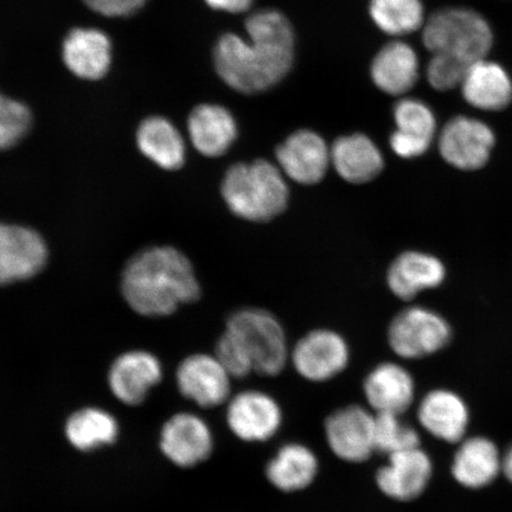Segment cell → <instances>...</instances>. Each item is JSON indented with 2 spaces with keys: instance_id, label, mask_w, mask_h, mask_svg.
I'll return each instance as SVG.
<instances>
[{
  "instance_id": "ffe728a7",
  "label": "cell",
  "mask_w": 512,
  "mask_h": 512,
  "mask_svg": "<svg viewBox=\"0 0 512 512\" xmlns=\"http://www.w3.org/2000/svg\"><path fill=\"white\" fill-rule=\"evenodd\" d=\"M320 472L318 454L309 445L290 441L281 445L265 465V478L283 494H297L315 484Z\"/></svg>"
},
{
  "instance_id": "f546056e",
  "label": "cell",
  "mask_w": 512,
  "mask_h": 512,
  "mask_svg": "<svg viewBox=\"0 0 512 512\" xmlns=\"http://www.w3.org/2000/svg\"><path fill=\"white\" fill-rule=\"evenodd\" d=\"M402 416L375 414L376 453H382L388 457L390 454L421 446L419 431L409 425Z\"/></svg>"
},
{
  "instance_id": "52a82bcc",
  "label": "cell",
  "mask_w": 512,
  "mask_h": 512,
  "mask_svg": "<svg viewBox=\"0 0 512 512\" xmlns=\"http://www.w3.org/2000/svg\"><path fill=\"white\" fill-rule=\"evenodd\" d=\"M323 432L329 451L343 463H367L376 453L375 413L366 405L335 409L326 416Z\"/></svg>"
},
{
  "instance_id": "7c38bea8",
  "label": "cell",
  "mask_w": 512,
  "mask_h": 512,
  "mask_svg": "<svg viewBox=\"0 0 512 512\" xmlns=\"http://www.w3.org/2000/svg\"><path fill=\"white\" fill-rule=\"evenodd\" d=\"M233 377L215 355H191L177 369L176 382L185 399L204 409L226 406Z\"/></svg>"
},
{
  "instance_id": "603a6c76",
  "label": "cell",
  "mask_w": 512,
  "mask_h": 512,
  "mask_svg": "<svg viewBox=\"0 0 512 512\" xmlns=\"http://www.w3.org/2000/svg\"><path fill=\"white\" fill-rule=\"evenodd\" d=\"M331 149V165L343 181L362 185L373 182L384 169L381 150L366 134L338 138Z\"/></svg>"
},
{
  "instance_id": "f1b7e54d",
  "label": "cell",
  "mask_w": 512,
  "mask_h": 512,
  "mask_svg": "<svg viewBox=\"0 0 512 512\" xmlns=\"http://www.w3.org/2000/svg\"><path fill=\"white\" fill-rule=\"evenodd\" d=\"M370 15L377 27L393 36L412 34L425 21L420 0H371Z\"/></svg>"
},
{
  "instance_id": "836d02e7",
  "label": "cell",
  "mask_w": 512,
  "mask_h": 512,
  "mask_svg": "<svg viewBox=\"0 0 512 512\" xmlns=\"http://www.w3.org/2000/svg\"><path fill=\"white\" fill-rule=\"evenodd\" d=\"M89 9L106 17H127L143 8L146 0H83Z\"/></svg>"
},
{
  "instance_id": "d6a6232c",
  "label": "cell",
  "mask_w": 512,
  "mask_h": 512,
  "mask_svg": "<svg viewBox=\"0 0 512 512\" xmlns=\"http://www.w3.org/2000/svg\"><path fill=\"white\" fill-rule=\"evenodd\" d=\"M472 64L451 55L435 54L428 63V81L437 91H451V89L463 85Z\"/></svg>"
},
{
  "instance_id": "8992f818",
  "label": "cell",
  "mask_w": 512,
  "mask_h": 512,
  "mask_svg": "<svg viewBox=\"0 0 512 512\" xmlns=\"http://www.w3.org/2000/svg\"><path fill=\"white\" fill-rule=\"evenodd\" d=\"M388 345L402 360L415 361L444 350L453 331L447 319L424 306H409L388 326Z\"/></svg>"
},
{
  "instance_id": "9c48e42d",
  "label": "cell",
  "mask_w": 512,
  "mask_h": 512,
  "mask_svg": "<svg viewBox=\"0 0 512 512\" xmlns=\"http://www.w3.org/2000/svg\"><path fill=\"white\" fill-rule=\"evenodd\" d=\"M351 351L338 332L316 329L307 332L291 350L290 362L303 380L326 383L335 380L348 369Z\"/></svg>"
},
{
  "instance_id": "d4e9b609",
  "label": "cell",
  "mask_w": 512,
  "mask_h": 512,
  "mask_svg": "<svg viewBox=\"0 0 512 512\" xmlns=\"http://www.w3.org/2000/svg\"><path fill=\"white\" fill-rule=\"evenodd\" d=\"M371 78L384 93L394 96L406 94L419 79L418 56L406 43H389L371 64Z\"/></svg>"
},
{
  "instance_id": "4fadbf2b",
  "label": "cell",
  "mask_w": 512,
  "mask_h": 512,
  "mask_svg": "<svg viewBox=\"0 0 512 512\" xmlns=\"http://www.w3.org/2000/svg\"><path fill=\"white\" fill-rule=\"evenodd\" d=\"M496 138L483 121L457 117L439 136V151L447 164L462 171H477L489 163Z\"/></svg>"
},
{
  "instance_id": "83f0119b",
  "label": "cell",
  "mask_w": 512,
  "mask_h": 512,
  "mask_svg": "<svg viewBox=\"0 0 512 512\" xmlns=\"http://www.w3.org/2000/svg\"><path fill=\"white\" fill-rule=\"evenodd\" d=\"M64 433L76 450L91 452L112 445L119 435L114 416L101 408L87 407L69 416Z\"/></svg>"
},
{
  "instance_id": "d6986e66",
  "label": "cell",
  "mask_w": 512,
  "mask_h": 512,
  "mask_svg": "<svg viewBox=\"0 0 512 512\" xmlns=\"http://www.w3.org/2000/svg\"><path fill=\"white\" fill-rule=\"evenodd\" d=\"M446 266L438 256L420 251H406L396 256L388 267L387 285L396 298L411 302L421 292L444 284Z\"/></svg>"
},
{
  "instance_id": "5bb4252c",
  "label": "cell",
  "mask_w": 512,
  "mask_h": 512,
  "mask_svg": "<svg viewBox=\"0 0 512 512\" xmlns=\"http://www.w3.org/2000/svg\"><path fill=\"white\" fill-rule=\"evenodd\" d=\"M277 165L287 179L300 185L323 181L331 165V149L316 132L291 134L275 151Z\"/></svg>"
},
{
  "instance_id": "9a60e30c",
  "label": "cell",
  "mask_w": 512,
  "mask_h": 512,
  "mask_svg": "<svg viewBox=\"0 0 512 512\" xmlns=\"http://www.w3.org/2000/svg\"><path fill=\"white\" fill-rule=\"evenodd\" d=\"M416 418L422 430L432 438L458 445L467 437L471 413L466 401L458 393L435 388L418 402Z\"/></svg>"
},
{
  "instance_id": "8fae6325",
  "label": "cell",
  "mask_w": 512,
  "mask_h": 512,
  "mask_svg": "<svg viewBox=\"0 0 512 512\" xmlns=\"http://www.w3.org/2000/svg\"><path fill=\"white\" fill-rule=\"evenodd\" d=\"M160 450L172 464L191 469L211 457L215 448L213 430L202 416L183 412L172 415L160 432Z\"/></svg>"
},
{
  "instance_id": "30bf717a",
  "label": "cell",
  "mask_w": 512,
  "mask_h": 512,
  "mask_svg": "<svg viewBox=\"0 0 512 512\" xmlns=\"http://www.w3.org/2000/svg\"><path fill=\"white\" fill-rule=\"evenodd\" d=\"M434 475L430 453L415 447L387 457L386 463L375 472L377 490L390 501H416L428 489Z\"/></svg>"
},
{
  "instance_id": "7a4b0ae2",
  "label": "cell",
  "mask_w": 512,
  "mask_h": 512,
  "mask_svg": "<svg viewBox=\"0 0 512 512\" xmlns=\"http://www.w3.org/2000/svg\"><path fill=\"white\" fill-rule=\"evenodd\" d=\"M128 305L147 317H164L182 304L196 302L201 286L194 267L174 247L146 249L128 262L123 275Z\"/></svg>"
},
{
  "instance_id": "4316f807",
  "label": "cell",
  "mask_w": 512,
  "mask_h": 512,
  "mask_svg": "<svg viewBox=\"0 0 512 512\" xmlns=\"http://www.w3.org/2000/svg\"><path fill=\"white\" fill-rule=\"evenodd\" d=\"M137 144L144 156L164 170L175 171L185 163L184 139L168 119L144 120L138 128Z\"/></svg>"
},
{
  "instance_id": "ac0fdd59",
  "label": "cell",
  "mask_w": 512,
  "mask_h": 512,
  "mask_svg": "<svg viewBox=\"0 0 512 512\" xmlns=\"http://www.w3.org/2000/svg\"><path fill=\"white\" fill-rule=\"evenodd\" d=\"M451 476L467 490H482L503 475V453L494 440L484 435L466 437L457 445Z\"/></svg>"
},
{
  "instance_id": "7402d4cb",
  "label": "cell",
  "mask_w": 512,
  "mask_h": 512,
  "mask_svg": "<svg viewBox=\"0 0 512 512\" xmlns=\"http://www.w3.org/2000/svg\"><path fill=\"white\" fill-rule=\"evenodd\" d=\"M62 57L70 72L78 78L100 80L111 68L110 37L98 29L76 28L64 38Z\"/></svg>"
},
{
  "instance_id": "277c9868",
  "label": "cell",
  "mask_w": 512,
  "mask_h": 512,
  "mask_svg": "<svg viewBox=\"0 0 512 512\" xmlns=\"http://www.w3.org/2000/svg\"><path fill=\"white\" fill-rule=\"evenodd\" d=\"M226 331L241 344L254 374L279 376L290 362L287 338L277 317L258 307H245L230 315Z\"/></svg>"
},
{
  "instance_id": "5b68a950",
  "label": "cell",
  "mask_w": 512,
  "mask_h": 512,
  "mask_svg": "<svg viewBox=\"0 0 512 512\" xmlns=\"http://www.w3.org/2000/svg\"><path fill=\"white\" fill-rule=\"evenodd\" d=\"M492 41L488 22L477 12L465 9L435 12L422 31V42L433 55H451L471 63L485 59Z\"/></svg>"
},
{
  "instance_id": "cb8c5ba5",
  "label": "cell",
  "mask_w": 512,
  "mask_h": 512,
  "mask_svg": "<svg viewBox=\"0 0 512 512\" xmlns=\"http://www.w3.org/2000/svg\"><path fill=\"white\" fill-rule=\"evenodd\" d=\"M188 131L195 149L209 158L223 156L238 138L233 115L219 105L197 106L190 114Z\"/></svg>"
},
{
  "instance_id": "6da1fadb",
  "label": "cell",
  "mask_w": 512,
  "mask_h": 512,
  "mask_svg": "<svg viewBox=\"0 0 512 512\" xmlns=\"http://www.w3.org/2000/svg\"><path fill=\"white\" fill-rule=\"evenodd\" d=\"M249 41L234 34L220 38L214 51L217 73L229 87L243 94L267 91L292 67L294 35L290 22L278 11L248 17Z\"/></svg>"
},
{
  "instance_id": "1f68e13d",
  "label": "cell",
  "mask_w": 512,
  "mask_h": 512,
  "mask_svg": "<svg viewBox=\"0 0 512 512\" xmlns=\"http://www.w3.org/2000/svg\"><path fill=\"white\" fill-rule=\"evenodd\" d=\"M31 124L29 108L0 93V150L10 149L21 142L27 136Z\"/></svg>"
},
{
  "instance_id": "ba28073f",
  "label": "cell",
  "mask_w": 512,
  "mask_h": 512,
  "mask_svg": "<svg viewBox=\"0 0 512 512\" xmlns=\"http://www.w3.org/2000/svg\"><path fill=\"white\" fill-rule=\"evenodd\" d=\"M284 420L283 407L264 390H241L226 405L228 430L245 444L268 443L280 433Z\"/></svg>"
},
{
  "instance_id": "e575fe53",
  "label": "cell",
  "mask_w": 512,
  "mask_h": 512,
  "mask_svg": "<svg viewBox=\"0 0 512 512\" xmlns=\"http://www.w3.org/2000/svg\"><path fill=\"white\" fill-rule=\"evenodd\" d=\"M204 2L215 10L241 14L251 8L253 0H204Z\"/></svg>"
},
{
  "instance_id": "d590c367",
  "label": "cell",
  "mask_w": 512,
  "mask_h": 512,
  "mask_svg": "<svg viewBox=\"0 0 512 512\" xmlns=\"http://www.w3.org/2000/svg\"><path fill=\"white\" fill-rule=\"evenodd\" d=\"M503 476L512 485V444L503 452Z\"/></svg>"
},
{
  "instance_id": "3957f363",
  "label": "cell",
  "mask_w": 512,
  "mask_h": 512,
  "mask_svg": "<svg viewBox=\"0 0 512 512\" xmlns=\"http://www.w3.org/2000/svg\"><path fill=\"white\" fill-rule=\"evenodd\" d=\"M221 195L230 213L238 219L266 223L287 209L290 187L277 164L256 159L230 166L222 179Z\"/></svg>"
},
{
  "instance_id": "4dcf8cb0",
  "label": "cell",
  "mask_w": 512,
  "mask_h": 512,
  "mask_svg": "<svg viewBox=\"0 0 512 512\" xmlns=\"http://www.w3.org/2000/svg\"><path fill=\"white\" fill-rule=\"evenodd\" d=\"M394 119L396 132L416 142L432 145L437 132V120L424 102L413 99L401 100L394 108Z\"/></svg>"
},
{
  "instance_id": "44dd1931",
  "label": "cell",
  "mask_w": 512,
  "mask_h": 512,
  "mask_svg": "<svg viewBox=\"0 0 512 512\" xmlns=\"http://www.w3.org/2000/svg\"><path fill=\"white\" fill-rule=\"evenodd\" d=\"M158 358L146 351H130L114 361L108 374L112 394L127 406L140 405L162 380Z\"/></svg>"
},
{
  "instance_id": "2e32d148",
  "label": "cell",
  "mask_w": 512,
  "mask_h": 512,
  "mask_svg": "<svg viewBox=\"0 0 512 512\" xmlns=\"http://www.w3.org/2000/svg\"><path fill=\"white\" fill-rule=\"evenodd\" d=\"M47 259L46 242L35 230L0 223V285L35 277Z\"/></svg>"
},
{
  "instance_id": "e0dca14e",
  "label": "cell",
  "mask_w": 512,
  "mask_h": 512,
  "mask_svg": "<svg viewBox=\"0 0 512 512\" xmlns=\"http://www.w3.org/2000/svg\"><path fill=\"white\" fill-rule=\"evenodd\" d=\"M366 406L375 414L405 415L416 400L414 377L402 364L382 362L371 369L362 384Z\"/></svg>"
},
{
  "instance_id": "484cf974",
  "label": "cell",
  "mask_w": 512,
  "mask_h": 512,
  "mask_svg": "<svg viewBox=\"0 0 512 512\" xmlns=\"http://www.w3.org/2000/svg\"><path fill=\"white\" fill-rule=\"evenodd\" d=\"M464 99L482 111H502L512 100V82L499 64L480 60L472 64L463 82Z\"/></svg>"
}]
</instances>
